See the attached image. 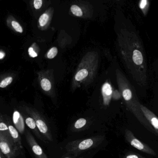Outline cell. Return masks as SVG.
Segmentation results:
<instances>
[{
	"label": "cell",
	"mask_w": 158,
	"mask_h": 158,
	"mask_svg": "<svg viewBox=\"0 0 158 158\" xmlns=\"http://www.w3.org/2000/svg\"><path fill=\"white\" fill-rule=\"evenodd\" d=\"M123 87H122V95L129 110L148 130L152 132H155L145 117L141 110L140 108L141 104L138 100L135 90L133 89L131 85H129V83L127 82L123 83Z\"/></svg>",
	"instance_id": "1"
},
{
	"label": "cell",
	"mask_w": 158,
	"mask_h": 158,
	"mask_svg": "<svg viewBox=\"0 0 158 158\" xmlns=\"http://www.w3.org/2000/svg\"><path fill=\"white\" fill-rule=\"evenodd\" d=\"M105 138V135H98L75 140L68 143L65 149L69 154L76 156L83 152L99 146L104 142Z\"/></svg>",
	"instance_id": "2"
},
{
	"label": "cell",
	"mask_w": 158,
	"mask_h": 158,
	"mask_svg": "<svg viewBox=\"0 0 158 158\" xmlns=\"http://www.w3.org/2000/svg\"><path fill=\"white\" fill-rule=\"evenodd\" d=\"M25 110L28 115L33 118L41 134L47 142H52V135L51 128L44 117L37 110L30 108H26Z\"/></svg>",
	"instance_id": "3"
},
{
	"label": "cell",
	"mask_w": 158,
	"mask_h": 158,
	"mask_svg": "<svg viewBox=\"0 0 158 158\" xmlns=\"http://www.w3.org/2000/svg\"><path fill=\"white\" fill-rule=\"evenodd\" d=\"M0 150L6 158H16L19 155L16 149L12 139L1 132Z\"/></svg>",
	"instance_id": "4"
},
{
	"label": "cell",
	"mask_w": 158,
	"mask_h": 158,
	"mask_svg": "<svg viewBox=\"0 0 158 158\" xmlns=\"http://www.w3.org/2000/svg\"><path fill=\"white\" fill-rule=\"evenodd\" d=\"M125 137L128 143L134 148L148 155L156 156V152L152 148L138 140L130 130H125Z\"/></svg>",
	"instance_id": "5"
},
{
	"label": "cell",
	"mask_w": 158,
	"mask_h": 158,
	"mask_svg": "<svg viewBox=\"0 0 158 158\" xmlns=\"http://www.w3.org/2000/svg\"><path fill=\"white\" fill-rule=\"evenodd\" d=\"M4 118L8 125L10 136L12 138L16 149L19 154L22 155L24 152V148L22 146L21 137L19 135V132L13 125V122H12L9 117L6 116L4 117Z\"/></svg>",
	"instance_id": "6"
},
{
	"label": "cell",
	"mask_w": 158,
	"mask_h": 158,
	"mask_svg": "<svg viewBox=\"0 0 158 158\" xmlns=\"http://www.w3.org/2000/svg\"><path fill=\"white\" fill-rule=\"evenodd\" d=\"M26 139L29 146L30 147L33 155L36 158H48L42 147L38 143L31 133L27 130L26 131Z\"/></svg>",
	"instance_id": "7"
},
{
	"label": "cell",
	"mask_w": 158,
	"mask_h": 158,
	"mask_svg": "<svg viewBox=\"0 0 158 158\" xmlns=\"http://www.w3.org/2000/svg\"><path fill=\"white\" fill-rule=\"evenodd\" d=\"M140 108L145 117L158 135V117L143 105L141 104Z\"/></svg>",
	"instance_id": "8"
},
{
	"label": "cell",
	"mask_w": 158,
	"mask_h": 158,
	"mask_svg": "<svg viewBox=\"0 0 158 158\" xmlns=\"http://www.w3.org/2000/svg\"><path fill=\"white\" fill-rule=\"evenodd\" d=\"M23 116L24 120H25V122L26 125L32 131V132L37 136V138H39L44 143H48V142L46 141V140L44 138L42 135L41 134L40 132L37 125H36V122H35L34 119L28 114L27 115H23Z\"/></svg>",
	"instance_id": "9"
},
{
	"label": "cell",
	"mask_w": 158,
	"mask_h": 158,
	"mask_svg": "<svg viewBox=\"0 0 158 158\" xmlns=\"http://www.w3.org/2000/svg\"><path fill=\"white\" fill-rule=\"evenodd\" d=\"M12 122L19 133L23 134L25 131V120L23 115H21L19 111L15 110L13 113Z\"/></svg>",
	"instance_id": "10"
},
{
	"label": "cell",
	"mask_w": 158,
	"mask_h": 158,
	"mask_svg": "<svg viewBox=\"0 0 158 158\" xmlns=\"http://www.w3.org/2000/svg\"><path fill=\"white\" fill-rule=\"evenodd\" d=\"M112 88L111 86L107 83H106L102 87V95L105 105L107 106L109 105L112 96Z\"/></svg>",
	"instance_id": "11"
},
{
	"label": "cell",
	"mask_w": 158,
	"mask_h": 158,
	"mask_svg": "<svg viewBox=\"0 0 158 158\" xmlns=\"http://www.w3.org/2000/svg\"><path fill=\"white\" fill-rule=\"evenodd\" d=\"M88 122V120L84 118H79L74 122L71 128V130L75 132L82 130L87 126Z\"/></svg>",
	"instance_id": "12"
},
{
	"label": "cell",
	"mask_w": 158,
	"mask_h": 158,
	"mask_svg": "<svg viewBox=\"0 0 158 158\" xmlns=\"http://www.w3.org/2000/svg\"><path fill=\"white\" fill-rule=\"evenodd\" d=\"M0 132L11 138L8 125L5 119L4 116L0 114ZM12 139V138H11Z\"/></svg>",
	"instance_id": "13"
},
{
	"label": "cell",
	"mask_w": 158,
	"mask_h": 158,
	"mask_svg": "<svg viewBox=\"0 0 158 158\" xmlns=\"http://www.w3.org/2000/svg\"><path fill=\"white\" fill-rule=\"evenodd\" d=\"M150 5V1L148 0H141L139 1L138 6L144 15L146 16L148 14Z\"/></svg>",
	"instance_id": "14"
},
{
	"label": "cell",
	"mask_w": 158,
	"mask_h": 158,
	"mask_svg": "<svg viewBox=\"0 0 158 158\" xmlns=\"http://www.w3.org/2000/svg\"><path fill=\"white\" fill-rule=\"evenodd\" d=\"M88 74V72L87 70L85 69L81 70L76 74V76H75V79L76 80L80 81L86 78Z\"/></svg>",
	"instance_id": "15"
},
{
	"label": "cell",
	"mask_w": 158,
	"mask_h": 158,
	"mask_svg": "<svg viewBox=\"0 0 158 158\" xmlns=\"http://www.w3.org/2000/svg\"><path fill=\"white\" fill-rule=\"evenodd\" d=\"M41 85L42 88L45 91H50L52 88L51 82L48 79H43L41 82Z\"/></svg>",
	"instance_id": "16"
},
{
	"label": "cell",
	"mask_w": 158,
	"mask_h": 158,
	"mask_svg": "<svg viewBox=\"0 0 158 158\" xmlns=\"http://www.w3.org/2000/svg\"><path fill=\"white\" fill-rule=\"evenodd\" d=\"M71 11L72 13L77 16H81L83 13L81 9L78 6L74 5L71 6Z\"/></svg>",
	"instance_id": "17"
},
{
	"label": "cell",
	"mask_w": 158,
	"mask_h": 158,
	"mask_svg": "<svg viewBox=\"0 0 158 158\" xmlns=\"http://www.w3.org/2000/svg\"><path fill=\"white\" fill-rule=\"evenodd\" d=\"M49 17L48 15L46 14H44L40 17L39 19V23L41 27H44L47 24L48 20H49Z\"/></svg>",
	"instance_id": "18"
},
{
	"label": "cell",
	"mask_w": 158,
	"mask_h": 158,
	"mask_svg": "<svg viewBox=\"0 0 158 158\" xmlns=\"http://www.w3.org/2000/svg\"><path fill=\"white\" fill-rule=\"evenodd\" d=\"M12 81H13V78L12 77H9L6 78L1 82L0 83V87L2 88H5L12 83Z\"/></svg>",
	"instance_id": "19"
},
{
	"label": "cell",
	"mask_w": 158,
	"mask_h": 158,
	"mask_svg": "<svg viewBox=\"0 0 158 158\" xmlns=\"http://www.w3.org/2000/svg\"><path fill=\"white\" fill-rule=\"evenodd\" d=\"M57 49L56 47H52L50 49L47 54V57L49 59H52L56 56L57 54Z\"/></svg>",
	"instance_id": "20"
},
{
	"label": "cell",
	"mask_w": 158,
	"mask_h": 158,
	"mask_svg": "<svg viewBox=\"0 0 158 158\" xmlns=\"http://www.w3.org/2000/svg\"><path fill=\"white\" fill-rule=\"evenodd\" d=\"M12 25L14 28L15 30L16 31L18 32L19 33L23 32V28L18 22L15 21H13L12 22Z\"/></svg>",
	"instance_id": "21"
},
{
	"label": "cell",
	"mask_w": 158,
	"mask_h": 158,
	"mask_svg": "<svg viewBox=\"0 0 158 158\" xmlns=\"http://www.w3.org/2000/svg\"><path fill=\"white\" fill-rule=\"evenodd\" d=\"M123 158H145L143 156L139 155L138 154L135 153H129L127 155H125Z\"/></svg>",
	"instance_id": "22"
},
{
	"label": "cell",
	"mask_w": 158,
	"mask_h": 158,
	"mask_svg": "<svg viewBox=\"0 0 158 158\" xmlns=\"http://www.w3.org/2000/svg\"><path fill=\"white\" fill-rule=\"evenodd\" d=\"M43 1L42 0H35L34 1V7L36 9H39L41 7L42 5Z\"/></svg>",
	"instance_id": "23"
},
{
	"label": "cell",
	"mask_w": 158,
	"mask_h": 158,
	"mask_svg": "<svg viewBox=\"0 0 158 158\" xmlns=\"http://www.w3.org/2000/svg\"><path fill=\"white\" fill-rule=\"evenodd\" d=\"M28 53L29 54L31 57L35 58L38 56V54H37V53L34 51L33 48H32V47H30L29 48Z\"/></svg>",
	"instance_id": "24"
},
{
	"label": "cell",
	"mask_w": 158,
	"mask_h": 158,
	"mask_svg": "<svg viewBox=\"0 0 158 158\" xmlns=\"http://www.w3.org/2000/svg\"><path fill=\"white\" fill-rule=\"evenodd\" d=\"M5 57V54L2 52H0V59H2Z\"/></svg>",
	"instance_id": "25"
},
{
	"label": "cell",
	"mask_w": 158,
	"mask_h": 158,
	"mask_svg": "<svg viewBox=\"0 0 158 158\" xmlns=\"http://www.w3.org/2000/svg\"><path fill=\"white\" fill-rule=\"evenodd\" d=\"M74 156H73V155H70V156L65 157L64 158H73Z\"/></svg>",
	"instance_id": "26"
},
{
	"label": "cell",
	"mask_w": 158,
	"mask_h": 158,
	"mask_svg": "<svg viewBox=\"0 0 158 158\" xmlns=\"http://www.w3.org/2000/svg\"><path fill=\"white\" fill-rule=\"evenodd\" d=\"M2 153L0 150V158H2Z\"/></svg>",
	"instance_id": "27"
}]
</instances>
